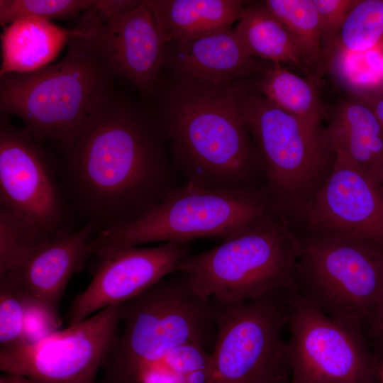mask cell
<instances>
[{
    "mask_svg": "<svg viewBox=\"0 0 383 383\" xmlns=\"http://www.w3.org/2000/svg\"><path fill=\"white\" fill-rule=\"evenodd\" d=\"M326 131L333 148L343 152L376 184H383V126L366 102H343Z\"/></svg>",
    "mask_w": 383,
    "mask_h": 383,
    "instance_id": "cell-18",
    "label": "cell"
},
{
    "mask_svg": "<svg viewBox=\"0 0 383 383\" xmlns=\"http://www.w3.org/2000/svg\"><path fill=\"white\" fill-rule=\"evenodd\" d=\"M0 204L43 241L65 229V209L53 170L28 129L0 120Z\"/></svg>",
    "mask_w": 383,
    "mask_h": 383,
    "instance_id": "cell-12",
    "label": "cell"
},
{
    "mask_svg": "<svg viewBox=\"0 0 383 383\" xmlns=\"http://www.w3.org/2000/svg\"><path fill=\"white\" fill-rule=\"evenodd\" d=\"M96 225L88 221L72 231L65 228L34 245L9 271L26 298L60 316V301L72 276L92 255L91 239Z\"/></svg>",
    "mask_w": 383,
    "mask_h": 383,
    "instance_id": "cell-16",
    "label": "cell"
},
{
    "mask_svg": "<svg viewBox=\"0 0 383 383\" xmlns=\"http://www.w3.org/2000/svg\"><path fill=\"white\" fill-rule=\"evenodd\" d=\"M231 90L260 156L263 189L271 206L296 221L334 163L335 150L326 128L307 125L239 82Z\"/></svg>",
    "mask_w": 383,
    "mask_h": 383,
    "instance_id": "cell-5",
    "label": "cell"
},
{
    "mask_svg": "<svg viewBox=\"0 0 383 383\" xmlns=\"http://www.w3.org/2000/svg\"><path fill=\"white\" fill-rule=\"evenodd\" d=\"M166 46L231 28L245 7L238 0H147Z\"/></svg>",
    "mask_w": 383,
    "mask_h": 383,
    "instance_id": "cell-20",
    "label": "cell"
},
{
    "mask_svg": "<svg viewBox=\"0 0 383 383\" xmlns=\"http://www.w3.org/2000/svg\"><path fill=\"white\" fill-rule=\"evenodd\" d=\"M378 360V368H377V376H378V383H383V354L377 357Z\"/></svg>",
    "mask_w": 383,
    "mask_h": 383,
    "instance_id": "cell-35",
    "label": "cell"
},
{
    "mask_svg": "<svg viewBox=\"0 0 383 383\" xmlns=\"http://www.w3.org/2000/svg\"><path fill=\"white\" fill-rule=\"evenodd\" d=\"M292 292L237 304L213 303L216 337L209 383H272L289 374L283 332Z\"/></svg>",
    "mask_w": 383,
    "mask_h": 383,
    "instance_id": "cell-9",
    "label": "cell"
},
{
    "mask_svg": "<svg viewBox=\"0 0 383 383\" xmlns=\"http://www.w3.org/2000/svg\"><path fill=\"white\" fill-rule=\"evenodd\" d=\"M40 242L21 218L0 208V275L12 269Z\"/></svg>",
    "mask_w": 383,
    "mask_h": 383,
    "instance_id": "cell-28",
    "label": "cell"
},
{
    "mask_svg": "<svg viewBox=\"0 0 383 383\" xmlns=\"http://www.w3.org/2000/svg\"><path fill=\"white\" fill-rule=\"evenodd\" d=\"M211 371V352L187 343L148 369L139 383H209Z\"/></svg>",
    "mask_w": 383,
    "mask_h": 383,
    "instance_id": "cell-25",
    "label": "cell"
},
{
    "mask_svg": "<svg viewBox=\"0 0 383 383\" xmlns=\"http://www.w3.org/2000/svg\"><path fill=\"white\" fill-rule=\"evenodd\" d=\"M382 43L383 0H357L340 30L335 48L364 51Z\"/></svg>",
    "mask_w": 383,
    "mask_h": 383,
    "instance_id": "cell-26",
    "label": "cell"
},
{
    "mask_svg": "<svg viewBox=\"0 0 383 383\" xmlns=\"http://www.w3.org/2000/svg\"><path fill=\"white\" fill-rule=\"evenodd\" d=\"M121 304L36 343L0 348L1 371L35 383H99L98 374L118 336Z\"/></svg>",
    "mask_w": 383,
    "mask_h": 383,
    "instance_id": "cell-11",
    "label": "cell"
},
{
    "mask_svg": "<svg viewBox=\"0 0 383 383\" xmlns=\"http://www.w3.org/2000/svg\"><path fill=\"white\" fill-rule=\"evenodd\" d=\"M26 298L9 277L0 276V348L24 341Z\"/></svg>",
    "mask_w": 383,
    "mask_h": 383,
    "instance_id": "cell-29",
    "label": "cell"
},
{
    "mask_svg": "<svg viewBox=\"0 0 383 383\" xmlns=\"http://www.w3.org/2000/svg\"><path fill=\"white\" fill-rule=\"evenodd\" d=\"M382 77H383V56L382 60Z\"/></svg>",
    "mask_w": 383,
    "mask_h": 383,
    "instance_id": "cell-38",
    "label": "cell"
},
{
    "mask_svg": "<svg viewBox=\"0 0 383 383\" xmlns=\"http://www.w3.org/2000/svg\"><path fill=\"white\" fill-rule=\"evenodd\" d=\"M120 324L99 383H139L148 369L179 346H213L215 305L177 274L122 304Z\"/></svg>",
    "mask_w": 383,
    "mask_h": 383,
    "instance_id": "cell-6",
    "label": "cell"
},
{
    "mask_svg": "<svg viewBox=\"0 0 383 383\" xmlns=\"http://www.w3.org/2000/svg\"><path fill=\"white\" fill-rule=\"evenodd\" d=\"M272 210L263 188L223 189L183 184L136 218L101 228L91 239L92 255L99 259L152 242L223 240Z\"/></svg>",
    "mask_w": 383,
    "mask_h": 383,
    "instance_id": "cell-7",
    "label": "cell"
},
{
    "mask_svg": "<svg viewBox=\"0 0 383 383\" xmlns=\"http://www.w3.org/2000/svg\"><path fill=\"white\" fill-rule=\"evenodd\" d=\"M188 252L187 243L170 242L123 248L97 259L91 281L70 306V325L140 295L174 273Z\"/></svg>",
    "mask_w": 383,
    "mask_h": 383,
    "instance_id": "cell-15",
    "label": "cell"
},
{
    "mask_svg": "<svg viewBox=\"0 0 383 383\" xmlns=\"http://www.w3.org/2000/svg\"><path fill=\"white\" fill-rule=\"evenodd\" d=\"M95 0H0V24L25 18L68 19L80 17Z\"/></svg>",
    "mask_w": 383,
    "mask_h": 383,
    "instance_id": "cell-27",
    "label": "cell"
},
{
    "mask_svg": "<svg viewBox=\"0 0 383 383\" xmlns=\"http://www.w3.org/2000/svg\"><path fill=\"white\" fill-rule=\"evenodd\" d=\"M160 122L112 94L65 150L70 187L84 215L101 228L131 221L178 186Z\"/></svg>",
    "mask_w": 383,
    "mask_h": 383,
    "instance_id": "cell-1",
    "label": "cell"
},
{
    "mask_svg": "<svg viewBox=\"0 0 383 383\" xmlns=\"http://www.w3.org/2000/svg\"><path fill=\"white\" fill-rule=\"evenodd\" d=\"M160 122L174 168L184 184L212 189H261L265 174L231 86L209 91L180 84Z\"/></svg>",
    "mask_w": 383,
    "mask_h": 383,
    "instance_id": "cell-2",
    "label": "cell"
},
{
    "mask_svg": "<svg viewBox=\"0 0 383 383\" xmlns=\"http://www.w3.org/2000/svg\"><path fill=\"white\" fill-rule=\"evenodd\" d=\"M300 252L293 223L272 210L218 245L187 255L174 272L199 297L237 304L294 290Z\"/></svg>",
    "mask_w": 383,
    "mask_h": 383,
    "instance_id": "cell-4",
    "label": "cell"
},
{
    "mask_svg": "<svg viewBox=\"0 0 383 383\" xmlns=\"http://www.w3.org/2000/svg\"><path fill=\"white\" fill-rule=\"evenodd\" d=\"M24 341L34 343L59 331L60 317L26 297Z\"/></svg>",
    "mask_w": 383,
    "mask_h": 383,
    "instance_id": "cell-31",
    "label": "cell"
},
{
    "mask_svg": "<svg viewBox=\"0 0 383 383\" xmlns=\"http://www.w3.org/2000/svg\"><path fill=\"white\" fill-rule=\"evenodd\" d=\"M299 236L294 291L326 316L365 335L383 299V252L333 235Z\"/></svg>",
    "mask_w": 383,
    "mask_h": 383,
    "instance_id": "cell-8",
    "label": "cell"
},
{
    "mask_svg": "<svg viewBox=\"0 0 383 383\" xmlns=\"http://www.w3.org/2000/svg\"><path fill=\"white\" fill-rule=\"evenodd\" d=\"M366 103L372 108L383 126V94Z\"/></svg>",
    "mask_w": 383,
    "mask_h": 383,
    "instance_id": "cell-33",
    "label": "cell"
},
{
    "mask_svg": "<svg viewBox=\"0 0 383 383\" xmlns=\"http://www.w3.org/2000/svg\"><path fill=\"white\" fill-rule=\"evenodd\" d=\"M272 383H289V374L282 375L274 379Z\"/></svg>",
    "mask_w": 383,
    "mask_h": 383,
    "instance_id": "cell-36",
    "label": "cell"
},
{
    "mask_svg": "<svg viewBox=\"0 0 383 383\" xmlns=\"http://www.w3.org/2000/svg\"><path fill=\"white\" fill-rule=\"evenodd\" d=\"M77 33L51 21L25 18L4 26L1 35L0 77L38 70L57 57Z\"/></svg>",
    "mask_w": 383,
    "mask_h": 383,
    "instance_id": "cell-19",
    "label": "cell"
},
{
    "mask_svg": "<svg viewBox=\"0 0 383 383\" xmlns=\"http://www.w3.org/2000/svg\"><path fill=\"white\" fill-rule=\"evenodd\" d=\"M173 48L172 64L180 84L209 91L226 89L239 77L267 69L245 52L233 28L177 43Z\"/></svg>",
    "mask_w": 383,
    "mask_h": 383,
    "instance_id": "cell-17",
    "label": "cell"
},
{
    "mask_svg": "<svg viewBox=\"0 0 383 383\" xmlns=\"http://www.w3.org/2000/svg\"><path fill=\"white\" fill-rule=\"evenodd\" d=\"M355 1L356 0H313L318 13L323 48L329 62L340 30Z\"/></svg>",
    "mask_w": 383,
    "mask_h": 383,
    "instance_id": "cell-30",
    "label": "cell"
},
{
    "mask_svg": "<svg viewBox=\"0 0 383 383\" xmlns=\"http://www.w3.org/2000/svg\"><path fill=\"white\" fill-rule=\"evenodd\" d=\"M0 383H35V382L21 376L4 374L0 377Z\"/></svg>",
    "mask_w": 383,
    "mask_h": 383,
    "instance_id": "cell-34",
    "label": "cell"
},
{
    "mask_svg": "<svg viewBox=\"0 0 383 383\" xmlns=\"http://www.w3.org/2000/svg\"><path fill=\"white\" fill-rule=\"evenodd\" d=\"M382 56L383 43L364 51L335 47L328 70L355 99L367 102L383 94Z\"/></svg>",
    "mask_w": 383,
    "mask_h": 383,
    "instance_id": "cell-24",
    "label": "cell"
},
{
    "mask_svg": "<svg viewBox=\"0 0 383 383\" xmlns=\"http://www.w3.org/2000/svg\"><path fill=\"white\" fill-rule=\"evenodd\" d=\"M263 5L292 34L316 82L328 71L329 60L323 48L319 16L313 0H267Z\"/></svg>",
    "mask_w": 383,
    "mask_h": 383,
    "instance_id": "cell-23",
    "label": "cell"
},
{
    "mask_svg": "<svg viewBox=\"0 0 383 383\" xmlns=\"http://www.w3.org/2000/svg\"><path fill=\"white\" fill-rule=\"evenodd\" d=\"M286 353L289 383H378V360L361 332L292 292Z\"/></svg>",
    "mask_w": 383,
    "mask_h": 383,
    "instance_id": "cell-10",
    "label": "cell"
},
{
    "mask_svg": "<svg viewBox=\"0 0 383 383\" xmlns=\"http://www.w3.org/2000/svg\"><path fill=\"white\" fill-rule=\"evenodd\" d=\"M64 57L38 70L0 77L1 114L15 115L37 142L66 150L88 117L112 94L116 76L81 30Z\"/></svg>",
    "mask_w": 383,
    "mask_h": 383,
    "instance_id": "cell-3",
    "label": "cell"
},
{
    "mask_svg": "<svg viewBox=\"0 0 383 383\" xmlns=\"http://www.w3.org/2000/svg\"><path fill=\"white\" fill-rule=\"evenodd\" d=\"M365 338L377 357L383 354V299L375 309L365 331Z\"/></svg>",
    "mask_w": 383,
    "mask_h": 383,
    "instance_id": "cell-32",
    "label": "cell"
},
{
    "mask_svg": "<svg viewBox=\"0 0 383 383\" xmlns=\"http://www.w3.org/2000/svg\"><path fill=\"white\" fill-rule=\"evenodd\" d=\"M379 189H380L381 192H382V194H383V184H382V185L379 186Z\"/></svg>",
    "mask_w": 383,
    "mask_h": 383,
    "instance_id": "cell-37",
    "label": "cell"
},
{
    "mask_svg": "<svg viewBox=\"0 0 383 383\" xmlns=\"http://www.w3.org/2000/svg\"><path fill=\"white\" fill-rule=\"evenodd\" d=\"M76 27L96 45L113 72L143 92L154 90L166 60V44L147 0L126 11L101 0L78 19Z\"/></svg>",
    "mask_w": 383,
    "mask_h": 383,
    "instance_id": "cell-14",
    "label": "cell"
},
{
    "mask_svg": "<svg viewBox=\"0 0 383 383\" xmlns=\"http://www.w3.org/2000/svg\"><path fill=\"white\" fill-rule=\"evenodd\" d=\"M268 67L256 84L257 91L274 105L313 128H320L325 111L316 82L275 64Z\"/></svg>",
    "mask_w": 383,
    "mask_h": 383,
    "instance_id": "cell-22",
    "label": "cell"
},
{
    "mask_svg": "<svg viewBox=\"0 0 383 383\" xmlns=\"http://www.w3.org/2000/svg\"><path fill=\"white\" fill-rule=\"evenodd\" d=\"M233 30L250 57L275 64H291L301 70L307 78L313 80L297 43L284 24L269 12L263 4L245 7Z\"/></svg>",
    "mask_w": 383,
    "mask_h": 383,
    "instance_id": "cell-21",
    "label": "cell"
},
{
    "mask_svg": "<svg viewBox=\"0 0 383 383\" xmlns=\"http://www.w3.org/2000/svg\"><path fill=\"white\" fill-rule=\"evenodd\" d=\"M296 222L310 234L356 241L383 252V194L343 152Z\"/></svg>",
    "mask_w": 383,
    "mask_h": 383,
    "instance_id": "cell-13",
    "label": "cell"
}]
</instances>
